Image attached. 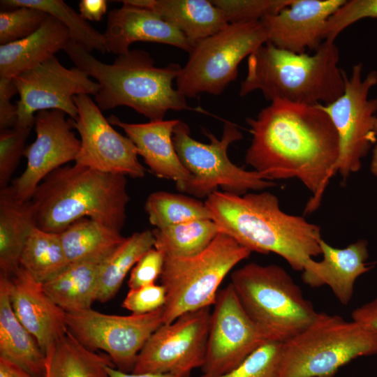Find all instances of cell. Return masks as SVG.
<instances>
[{
  "instance_id": "36",
  "label": "cell",
  "mask_w": 377,
  "mask_h": 377,
  "mask_svg": "<svg viewBox=\"0 0 377 377\" xmlns=\"http://www.w3.org/2000/svg\"><path fill=\"white\" fill-rule=\"evenodd\" d=\"M228 24L260 21L289 5L292 0H212Z\"/></svg>"
},
{
  "instance_id": "25",
  "label": "cell",
  "mask_w": 377,
  "mask_h": 377,
  "mask_svg": "<svg viewBox=\"0 0 377 377\" xmlns=\"http://www.w3.org/2000/svg\"><path fill=\"white\" fill-rule=\"evenodd\" d=\"M0 357L37 377H45L47 357L35 337L18 320L10 298V276L0 273Z\"/></svg>"
},
{
  "instance_id": "39",
  "label": "cell",
  "mask_w": 377,
  "mask_h": 377,
  "mask_svg": "<svg viewBox=\"0 0 377 377\" xmlns=\"http://www.w3.org/2000/svg\"><path fill=\"white\" fill-rule=\"evenodd\" d=\"M364 18L377 19V0H346L327 20L323 40L335 42L345 29Z\"/></svg>"
},
{
  "instance_id": "12",
  "label": "cell",
  "mask_w": 377,
  "mask_h": 377,
  "mask_svg": "<svg viewBox=\"0 0 377 377\" xmlns=\"http://www.w3.org/2000/svg\"><path fill=\"white\" fill-rule=\"evenodd\" d=\"M68 331L92 351L103 350L115 368L131 373L150 336L163 324V306L146 314L119 316L92 308L66 313Z\"/></svg>"
},
{
  "instance_id": "10",
  "label": "cell",
  "mask_w": 377,
  "mask_h": 377,
  "mask_svg": "<svg viewBox=\"0 0 377 377\" xmlns=\"http://www.w3.org/2000/svg\"><path fill=\"white\" fill-rule=\"evenodd\" d=\"M267 42L260 21L228 24L194 45L176 78L177 89L186 98L221 94L236 79L241 61Z\"/></svg>"
},
{
  "instance_id": "26",
  "label": "cell",
  "mask_w": 377,
  "mask_h": 377,
  "mask_svg": "<svg viewBox=\"0 0 377 377\" xmlns=\"http://www.w3.org/2000/svg\"><path fill=\"white\" fill-rule=\"evenodd\" d=\"M36 227L31 200L17 198L12 186L0 190V269L12 276L20 267L26 241Z\"/></svg>"
},
{
  "instance_id": "4",
  "label": "cell",
  "mask_w": 377,
  "mask_h": 377,
  "mask_svg": "<svg viewBox=\"0 0 377 377\" xmlns=\"http://www.w3.org/2000/svg\"><path fill=\"white\" fill-rule=\"evenodd\" d=\"M129 200L126 176L75 163L47 175L30 200L36 227L59 233L82 218L121 231Z\"/></svg>"
},
{
  "instance_id": "47",
  "label": "cell",
  "mask_w": 377,
  "mask_h": 377,
  "mask_svg": "<svg viewBox=\"0 0 377 377\" xmlns=\"http://www.w3.org/2000/svg\"><path fill=\"white\" fill-rule=\"evenodd\" d=\"M370 170L372 174L377 177V143L374 145L372 150Z\"/></svg>"
},
{
  "instance_id": "11",
  "label": "cell",
  "mask_w": 377,
  "mask_h": 377,
  "mask_svg": "<svg viewBox=\"0 0 377 377\" xmlns=\"http://www.w3.org/2000/svg\"><path fill=\"white\" fill-rule=\"evenodd\" d=\"M362 75L363 64H355L349 76L344 74L343 93L334 101L321 105L339 135L337 172L344 180L360 169L362 159L377 140L374 132L377 98H369L371 89L377 84V71Z\"/></svg>"
},
{
  "instance_id": "5",
  "label": "cell",
  "mask_w": 377,
  "mask_h": 377,
  "mask_svg": "<svg viewBox=\"0 0 377 377\" xmlns=\"http://www.w3.org/2000/svg\"><path fill=\"white\" fill-rule=\"evenodd\" d=\"M339 50L324 40L312 54L295 53L267 42L248 57L247 73L239 94L260 91L267 101L325 105L344 91Z\"/></svg>"
},
{
  "instance_id": "35",
  "label": "cell",
  "mask_w": 377,
  "mask_h": 377,
  "mask_svg": "<svg viewBox=\"0 0 377 377\" xmlns=\"http://www.w3.org/2000/svg\"><path fill=\"white\" fill-rule=\"evenodd\" d=\"M48 14L32 7L20 6L0 13V43L15 42L34 34Z\"/></svg>"
},
{
  "instance_id": "29",
  "label": "cell",
  "mask_w": 377,
  "mask_h": 377,
  "mask_svg": "<svg viewBox=\"0 0 377 377\" xmlns=\"http://www.w3.org/2000/svg\"><path fill=\"white\" fill-rule=\"evenodd\" d=\"M46 357L45 377H110L106 368L115 367L107 354L88 349L69 331Z\"/></svg>"
},
{
  "instance_id": "16",
  "label": "cell",
  "mask_w": 377,
  "mask_h": 377,
  "mask_svg": "<svg viewBox=\"0 0 377 377\" xmlns=\"http://www.w3.org/2000/svg\"><path fill=\"white\" fill-rule=\"evenodd\" d=\"M73 100L78 115L71 121L80 136L75 163L106 173L143 177L145 169L133 142L114 130L89 95H77Z\"/></svg>"
},
{
  "instance_id": "13",
  "label": "cell",
  "mask_w": 377,
  "mask_h": 377,
  "mask_svg": "<svg viewBox=\"0 0 377 377\" xmlns=\"http://www.w3.org/2000/svg\"><path fill=\"white\" fill-rule=\"evenodd\" d=\"M210 315V307H206L163 324L139 353L132 372L190 377L205 361Z\"/></svg>"
},
{
  "instance_id": "22",
  "label": "cell",
  "mask_w": 377,
  "mask_h": 377,
  "mask_svg": "<svg viewBox=\"0 0 377 377\" xmlns=\"http://www.w3.org/2000/svg\"><path fill=\"white\" fill-rule=\"evenodd\" d=\"M367 242L360 239L343 249L320 241V261L312 260L302 271V281L316 288L327 285L340 303L347 305L351 300L357 279L369 270Z\"/></svg>"
},
{
  "instance_id": "37",
  "label": "cell",
  "mask_w": 377,
  "mask_h": 377,
  "mask_svg": "<svg viewBox=\"0 0 377 377\" xmlns=\"http://www.w3.org/2000/svg\"><path fill=\"white\" fill-rule=\"evenodd\" d=\"M281 347L282 343L267 341L235 369L215 377H278Z\"/></svg>"
},
{
  "instance_id": "23",
  "label": "cell",
  "mask_w": 377,
  "mask_h": 377,
  "mask_svg": "<svg viewBox=\"0 0 377 377\" xmlns=\"http://www.w3.org/2000/svg\"><path fill=\"white\" fill-rule=\"evenodd\" d=\"M120 2L154 11L179 30L193 47L228 24L212 0H123Z\"/></svg>"
},
{
  "instance_id": "19",
  "label": "cell",
  "mask_w": 377,
  "mask_h": 377,
  "mask_svg": "<svg viewBox=\"0 0 377 377\" xmlns=\"http://www.w3.org/2000/svg\"><path fill=\"white\" fill-rule=\"evenodd\" d=\"M10 298L17 318L47 356L68 331L66 312L47 295L42 283L22 267L10 276Z\"/></svg>"
},
{
  "instance_id": "24",
  "label": "cell",
  "mask_w": 377,
  "mask_h": 377,
  "mask_svg": "<svg viewBox=\"0 0 377 377\" xmlns=\"http://www.w3.org/2000/svg\"><path fill=\"white\" fill-rule=\"evenodd\" d=\"M70 40L67 28L48 14L40 27L23 39L0 45V78L12 79L64 50Z\"/></svg>"
},
{
  "instance_id": "48",
  "label": "cell",
  "mask_w": 377,
  "mask_h": 377,
  "mask_svg": "<svg viewBox=\"0 0 377 377\" xmlns=\"http://www.w3.org/2000/svg\"><path fill=\"white\" fill-rule=\"evenodd\" d=\"M374 132L377 137V112H376V121H375Z\"/></svg>"
},
{
  "instance_id": "38",
  "label": "cell",
  "mask_w": 377,
  "mask_h": 377,
  "mask_svg": "<svg viewBox=\"0 0 377 377\" xmlns=\"http://www.w3.org/2000/svg\"><path fill=\"white\" fill-rule=\"evenodd\" d=\"M29 128L16 124L0 131V188L8 186L21 157L24 156Z\"/></svg>"
},
{
  "instance_id": "34",
  "label": "cell",
  "mask_w": 377,
  "mask_h": 377,
  "mask_svg": "<svg viewBox=\"0 0 377 377\" xmlns=\"http://www.w3.org/2000/svg\"><path fill=\"white\" fill-rule=\"evenodd\" d=\"M1 4L10 8L28 6L39 9L64 24L69 31L70 40L87 52L96 50L104 54L107 51L103 34L61 0H3Z\"/></svg>"
},
{
  "instance_id": "15",
  "label": "cell",
  "mask_w": 377,
  "mask_h": 377,
  "mask_svg": "<svg viewBox=\"0 0 377 377\" xmlns=\"http://www.w3.org/2000/svg\"><path fill=\"white\" fill-rule=\"evenodd\" d=\"M267 342L230 283L219 290L211 311L202 375L225 374Z\"/></svg>"
},
{
  "instance_id": "45",
  "label": "cell",
  "mask_w": 377,
  "mask_h": 377,
  "mask_svg": "<svg viewBox=\"0 0 377 377\" xmlns=\"http://www.w3.org/2000/svg\"><path fill=\"white\" fill-rule=\"evenodd\" d=\"M0 377H37L17 364L0 357Z\"/></svg>"
},
{
  "instance_id": "28",
  "label": "cell",
  "mask_w": 377,
  "mask_h": 377,
  "mask_svg": "<svg viewBox=\"0 0 377 377\" xmlns=\"http://www.w3.org/2000/svg\"><path fill=\"white\" fill-rule=\"evenodd\" d=\"M103 263L84 261L70 264L58 275L43 283V289L66 313L91 309L96 301Z\"/></svg>"
},
{
  "instance_id": "32",
  "label": "cell",
  "mask_w": 377,
  "mask_h": 377,
  "mask_svg": "<svg viewBox=\"0 0 377 377\" xmlns=\"http://www.w3.org/2000/svg\"><path fill=\"white\" fill-rule=\"evenodd\" d=\"M154 248L165 257L186 258L205 250L219 232L212 219L193 221L154 228Z\"/></svg>"
},
{
  "instance_id": "46",
  "label": "cell",
  "mask_w": 377,
  "mask_h": 377,
  "mask_svg": "<svg viewBox=\"0 0 377 377\" xmlns=\"http://www.w3.org/2000/svg\"><path fill=\"white\" fill-rule=\"evenodd\" d=\"M107 372L110 377H179L170 374L161 373H126L121 371L115 367H108Z\"/></svg>"
},
{
  "instance_id": "31",
  "label": "cell",
  "mask_w": 377,
  "mask_h": 377,
  "mask_svg": "<svg viewBox=\"0 0 377 377\" xmlns=\"http://www.w3.org/2000/svg\"><path fill=\"white\" fill-rule=\"evenodd\" d=\"M20 265L42 283L63 272L69 263L60 234L34 227L23 248Z\"/></svg>"
},
{
  "instance_id": "14",
  "label": "cell",
  "mask_w": 377,
  "mask_h": 377,
  "mask_svg": "<svg viewBox=\"0 0 377 377\" xmlns=\"http://www.w3.org/2000/svg\"><path fill=\"white\" fill-rule=\"evenodd\" d=\"M12 80L20 95L17 124L29 128L34 125V113L41 110H59L75 120L78 111L74 96H95L100 89L98 83L84 71L64 67L55 55Z\"/></svg>"
},
{
  "instance_id": "9",
  "label": "cell",
  "mask_w": 377,
  "mask_h": 377,
  "mask_svg": "<svg viewBox=\"0 0 377 377\" xmlns=\"http://www.w3.org/2000/svg\"><path fill=\"white\" fill-rule=\"evenodd\" d=\"M209 142L203 143L191 136L190 128L179 120L174 128L172 140L177 154L192 179L184 192L198 198H207L217 191L244 195L249 191H262L273 187L272 181L265 179L255 170H246L229 158V146L243 138L240 131L226 121L221 139L205 131Z\"/></svg>"
},
{
  "instance_id": "20",
  "label": "cell",
  "mask_w": 377,
  "mask_h": 377,
  "mask_svg": "<svg viewBox=\"0 0 377 377\" xmlns=\"http://www.w3.org/2000/svg\"><path fill=\"white\" fill-rule=\"evenodd\" d=\"M108 15L103 34L106 50L120 55L135 42H151L174 46L189 53L193 45L174 27L154 11L122 3Z\"/></svg>"
},
{
  "instance_id": "40",
  "label": "cell",
  "mask_w": 377,
  "mask_h": 377,
  "mask_svg": "<svg viewBox=\"0 0 377 377\" xmlns=\"http://www.w3.org/2000/svg\"><path fill=\"white\" fill-rule=\"evenodd\" d=\"M166 292L160 284L153 283L130 289L121 303V307L132 314L141 315L164 306Z\"/></svg>"
},
{
  "instance_id": "1",
  "label": "cell",
  "mask_w": 377,
  "mask_h": 377,
  "mask_svg": "<svg viewBox=\"0 0 377 377\" xmlns=\"http://www.w3.org/2000/svg\"><path fill=\"white\" fill-rule=\"evenodd\" d=\"M246 122L252 139L246 163L269 181L299 179L312 194L305 214L316 210L340 154L337 131L321 104L275 100Z\"/></svg>"
},
{
  "instance_id": "17",
  "label": "cell",
  "mask_w": 377,
  "mask_h": 377,
  "mask_svg": "<svg viewBox=\"0 0 377 377\" xmlns=\"http://www.w3.org/2000/svg\"><path fill=\"white\" fill-rule=\"evenodd\" d=\"M59 110H41L35 115L34 142L26 147L27 167L12 186L22 201L30 200L40 183L63 165L75 161L80 140L71 131V119Z\"/></svg>"
},
{
  "instance_id": "3",
  "label": "cell",
  "mask_w": 377,
  "mask_h": 377,
  "mask_svg": "<svg viewBox=\"0 0 377 377\" xmlns=\"http://www.w3.org/2000/svg\"><path fill=\"white\" fill-rule=\"evenodd\" d=\"M64 50L76 67L98 83L95 101L101 111L125 105L149 121L163 120L170 110L205 112L202 108L188 106L186 97L173 87L182 68L178 64L156 67L149 52L133 50L118 55L108 64L71 40Z\"/></svg>"
},
{
  "instance_id": "44",
  "label": "cell",
  "mask_w": 377,
  "mask_h": 377,
  "mask_svg": "<svg viewBox=\"0 0 377 377\" xmlns=\"http://www.w3.org/2000/svg\"><path fill=\"white\" fill-rule=\"evenodd\" d=\"M80 15L85 20L99 21L107 10L105 0H81L79 3Z\"/></svg>"
},
{
  "instance_id": "2",
  "label": "cell",
  "mask_w": 377,
  "mask_h": 377,
  "mask_svg": "<svg viewBox=\"0 0 377 377\" xmlns=\"http://www.w3.org/2000/svg\"><path fill=\"white\" fill-rule=\"evenodd\" d=\"M204 202L219 232L251 252L276 253L301 272L321 255L320 228L283 212L270 192L237 195L216 191Z\"/></svg>"
},
{
  "instance_id": "8",
  "label": "cell",
  "mask_w": 377,
  "mask_h": 377,
  "mask_svg": "<svg viewBox=\"0 0 377 377\" xmlns=\"http://www.w3.org/2000/svg\"><path fill=\"white\" fill-rule=\"evenodd\" d=\"M251 251L230 236L219 232L197 255L165 257L161 284L166 292L163 324L179 316L214 305L225 277Z\"/></svg>"
},
{
  "instance_id": "42",
  "label": "cell",
  "mask_w": 377,
  "mask_h": 377,
  "mask_svg": "<svg viewBox=\"0 0 377 377\" xmlns=\"http://www.w3.org/2000/svg\"><path fill=\"white\" fill-rule=\"evenodd\" d=\"M17 93L12 79L0 78V130L9 129L17 122V106L10 102Z\"/></svg>"
},
{
  "instance_id": "41",
  "label": "cell",
  "mask_w": 377,
  "mask_h": 377,
  "mask_svg": "<svg viewBox=\"0 0 377 377\" xmlns=\"http://www.w3.org/2000/svg\"><path fill=\"white\" fill-rule=\"evenodd\" d=\"M165 262L162 252L153 247L147 251L130 272L128 286L130 289L156 283L160 278Z\"/></svg>"
},
{
  "instance_id": "33",
  "label": "cell",
  "mask_w": 377,
  "mask_h": 377,
  "mask_svg": "<svg viewBox=\"0 0 377 377\" xmlns=\"http://www.w3.org/2000/svg\"><path fill=\"white\" fill-rule=\"evenodd\" d=\"M145 209L154 228L212 219L205 202L186 195L167 191L151 193L147 198Z\"/></svg>"
},
{
  "instance_id": "21",
  "label": "cell",
  "mask_w": 377,
  "mask_h": 377,
  "mask_svg": "<svg viewBox=\"0 0 377 377\" xmlns=\"http://www.w3.org/2000/svg\"><path fill=\"white\" fill-rule=\"evenodd\" d=\"M108 120L124 130L153 174L173 180L177 189L184 192L192 176L181 162L172 140L173 131L179 119L133 124L111 115Z\"/></svg>"
},
{
  "instance_id": "43",
  "label": "cell",
  "mask_w": 377,
  "mask_h": 377,
  "mask_svg": "<svg viewBox=\"0 0 377 377\" xmlns=\"http://www.w3.org/2000/svg\"><path fill=\"white\" fill-rule=\"evenodd\" d=\"M351 317L377 333V297L354 309Z\"/></svg>"
},
{
  "instance_id": "6",
  "label": "cell",
  "mask_w": 377,
  "mask_h": 377,
  "mask_svg": "<svg viewBox=\"0 0 377 377\" xmlns=\"http://www.w3.org/2000/svg\"><path fill=\"white\" fill-rule=\"evenodd\" d=\"M230 277L242 307L267 341H289L318 313L279 265L250 263L234 270Z\"/></svg>"
},
{
  "instance_id": "27",
  "label": "cell",
  "mask_w": 377,
  "mask_h": 377,
  "mask_svg": "<svg viewBox=\"0 0 377 377\" xmlns=\"http://www.w3.org/2000/svg\"><path fill=\"white\" fill-rule=\"evenodd\" d=\"M70 264L104 262L124 241L121 231L89 218H82L59 232Z\"/></svg>"
},
{
  "instance_id": "7",
  "label": "cell",
  "mask_w": 377,
  "mask_h": 377,
  "mask_svg": "<svg viewBox=\"0 0 377 377\" xmlns=\"http://www.w3.org/2000/svg\"><path fill=\"white\" fill-rule=\"evenodd\" d=\"M377 353V333L338 315L318 312L302 332L282 343L278 377H334L354 359Z\"/></svg>"
},
{
  "instance_id": "18",
  "label": "cell",
  "mask_w": 377,
  "mask_h": 377,
  "mask_svg": "<svg viewBox=\"0 0 377 377\" xmlns=\"http://www.w3.org/2000/svg\"><path fill=\"white\" fill-rule=\"evenodd\" d=\"M346 0H292L275 14L261 20L267 42L295 53L316 51L324 41L328 18Z\"/></svg>"
},
{
  "instance_id": "30",
  "label": "cell",
  "mask_w": 377,
  "mask_h": 377,
  "mask_svg": "<svg viewBox=\"0 0 377 377\" xmlns=\"http://www.w3.org/2000/svg\"><path fill=\"white\" fill-rule=\"evenodd\" d=\"M152 230L135 232L102 263L98 275L96 301L105 303L113 298L128 272L149 249L154 246Z\"/></svg>"
}]
</instances>
